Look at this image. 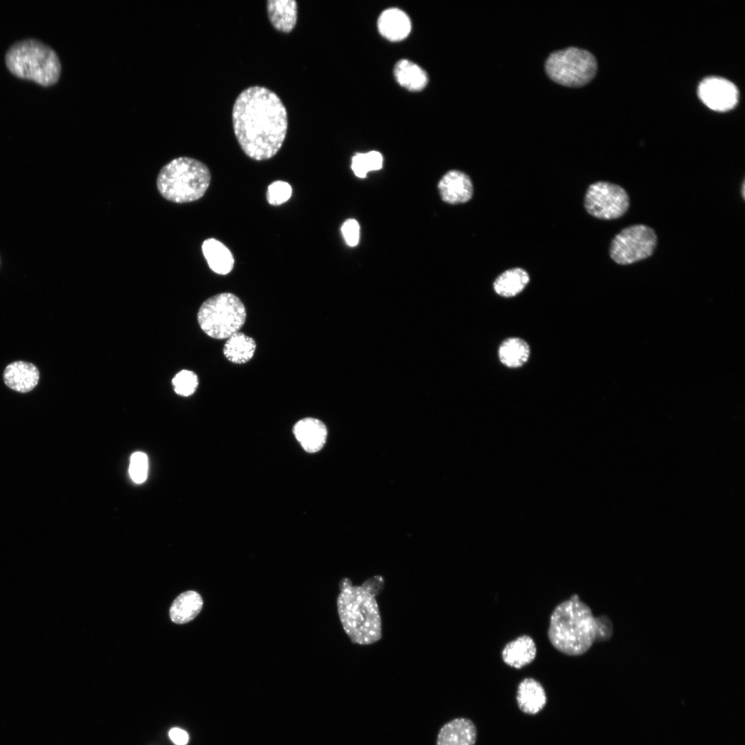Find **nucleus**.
Masks as SVG:
<instances>
[{
	"label": "nucleus",
	"instance_id": "f257e3e1",
	"mask_svg": "<svg viewBox=\"0 0 745 745\" xmlns=\"http://www.w3.org/2000/svg\"><path fill=\"white\" fill-rule=\"evenodd\" d=\"M232 119L237 140L250 159H269L282 146L288 129L287 111L272 90L258 86L243 90L234 103Z\"/></svg>",
	"mask_w": 745,
	"mask_h": 745
},
{
	"label": "nucleus",
	"instance_id": "f03ea898",
	"mask_svg": "<svg viewBox=\"0 0 745 745\" xmlns=\"http://www.w3.org/2000/svg\"><path fill=\"white\" fill-rule=\"evenodd\" d=\"M596 620L590 607L580 599L559 604L550 617L548 637L559 652L580 655L595 642Z\"/></svg>",
	"mask_w": 745,
	"mask_h": 745
},
{
	"label": "nucleus",
	"instance_id": "7ed1b4c3",
	"mask_svg": "<svg viewBox=\"0 0 745 745\" xmlns=\"http://www.w3.org/2000/svg\"><path fill=\"white\" fill-rule=\"evenodd\" d=\"M337 608L343 628L353 643L367 645L381 637V617L375 598L363 586L341 579Z\"/></svg>",
	"mask_w": 745,
	"mask_h": 745
},
{
	"label": "nucleus",
	"instance_id": "20e7f679",
	"mask_svg": "<svg viewBox=\"0 0 745 745\" xmlns=\"http://www.w3.org/2000/svg\"><path fill=\"white\" fill-rule=\"evenodd\" d=\"M210 172L203 162L188 157L175 158L159 171L157 187L166 200L178 203L201 198L208 190Z\"/></svg>",
	"mask_w": 745,
	"mask_h": 745
},
{
	"label": "nucleus",
	"instance_id": "39448f33",
	"mask_svg": "<svg viewBox=\"0 0 745 745\" xmlns=\"http://www.w3.org/2000/svg\"><path fill=\"white\" fill-rule=\"evenodd\" d=\"M5 61L12 74L42 86L55 84L61 75V64L57 52L34 39L12 44L6 53Z\"/></svg>",
	"mask_w": 745,
	"mask_h": 745
},
{
	"label": "nucleus",
	"instance_id": "423d86ee",
	"mask_svg": "<svg viewBox=\"0 0 745 745\" xmlns=\"http://www.w3.org/2000/svg\"><path fill=\"white\" fill-rule=\"evenodd\" d=\"M246 311L234 294L223 292L206 299L201 306L197 319L209 337L223 339L239 332L245 323Z\"/></svg>",
	"mask_w": 745,
	"mask_h": 745
},
{
	"label": "nucleus",
	"instance_id": "0eeeda50",
	"mask_svg": "<svg viewBox=\"0 0 745 745\" xmlns=\"http://www.w3.org/2000/svg\"><path fill=\"white\" fill-rule=\"evenodd\" d=\"M546 71L554 81L570 87L582 86L595 77L597 61L588 51L575 47L558 50L546 61Z\"/></svg>",
	"mask_w": 745,
	"mask_h": 745
},
{
	"label": "nucleus",
	"instance_id": "6e6552de",
	"mask_svg": "<svg viewBox=\"0 0 745 745\" xmlns=\"http://www.w3.org/2000/svg\"><path fill=\"white\" fill-rule=\"evenodd\" d=\"M657 240L654 230L649 226L637 224L627 227L612 240L610 257L621 265L635 263L653 254Z\"/></svg>",
	"mask_w": 745,
	"mask_h": 745
},
{
	"label": "nucleus",
	"instance_id": "1a4fd4ad",
	"mask_svg": "<svg viewBox=\"0 0 745 745\" xmlns=\"http://www.w3.org/2000/svg\"><path fill=\"white\" fill-rule=\"evenodd\" d=\"M584 206L592 216L602 219H617L627 211L629 197L621 186L606 181H597L588 188Z\"/></svg>",
	"mask_w": 745,
	"mask_h": 745
},
{
	"label": "nucleus",
	"instance_id": "9d476101",
	"mask_svg": "<svg viewBox=\"0 0 745 745\" xmlns=\"http://www.w3.org/2000/svg\"><path fill=\"white\" fill-rule=\"evenodd\" d=\"M698 96L710 109L724 112L733 109L738 103L739 91L730 81L718 77L703 79L698 86Z\"/></svg>",
	"mask_w": 745,
	"mask_h": 745
},
{
	"label": "nucleus",
	"instance_id": "9b49d317",
	"mask_svg": "<svg viewBox=\"0 0 745 745\" xmlns=\"http://www.w3.org/2000/svg\"><path fill=\"white\" fill-rule=\"evenodd\" d=\"M441 199L446 203L457 204L469 201L473 193L470 177L459 170H450L438 184Z\"/></svg>",
	"mask_w": 745,
	"mask_h": 745
},
{
	"label": "nucleus",
	"instance_id": "f8f14e48",
	"mask_svg": "<svg viewBox=\"0 0 745 745\" xmlns=\"http://www.w3.org/2000/svg\"><path fill=\"white\" fill-rule=\"evenodd\" d=\"M477 729L469 719L458 717L444 724L439 729L436 745H475Z\"/></svg>",
	"mask_w": 745,
	"mask_h": 745
},
{
	"label": "nucleus",
	"instance_id": "ddd939ff",
	"mask_svg": "<svg viewBox=\"0 0 745 745\" xmlns=\"http://www.w3.org/2000/svg\"><path fill=\"white\" fill-rule=\"evenodd\" d=\"M6 385L17 392L32 390L39 380V371L32 364L17 361L7 366L3 372Z\"/></svg>",
	"mask_w": 745,
	"mask_h": 745
},
{
	"label": "nucleus",
	"instance_id": "4468645a",
	"mask_svg": "<svg viewBox=\"0 0 745 745\" xmlns=\"http://www.w3.org/2000/svg\"><path fill=\"white\" fill-rule=\"evenodd\" d=\"M293 433L306 452L316 453L320 450L326 443L327 429L320 420L307 417L295 424Z\"/></svg>",
	"mask_w": 745,
	"mask_h": 745
},
{
	"label": "nucleus",
	"instance_id": "2eb2a0df",
	"mask_svg": "<svg viewBox=\"0 0 745 745\" xmlns=\"http://www.w3.org/2000/svg\"><path fill=\"white\" fill-rule=\"evenodd\" d=\"M379 33L391 41L404 39L410 33L411 23L409 17L401 10L389 8L384 10L377 21Z\"/></svg>",
	"mask_w": 745,
	"mask_h": 745
},
{
	"label": "nucleus",
	"instance_id": "dca6fc26",
	"mask_svg": "<svg viewBox=\"0 0 745 745\" xmlns=\"http://www.w3.org/2000/svg\"><path fill=\"white\" fill-rule=\"evenodd\" d=\"M516 699L522 711L535 715L543 709L547 698L542 685L536 679L528 677L519 683Z\"/></svg>",
	"mask_w": 745,
	"mask_h": 745
},
{
	"label": "nucleus",
	"instance_id": "f3484780",
	"mask_svg": "<svg viewBox=\"0 0 745 745\" xmlns=\"http://www.w3.org/2000/svg\"><path fill=\"white\" fill-rule=\"evenodd\" d=\"M537 647L533 639L523 635L508 642L502 650L503 661L508 666L521 668L535 658Z\"/></svg>",
	"mask_w": 745,
	"mask_h": 745
},
{
	"label": "nucleus",
	"instance_id": "a211bd4d",
	"mask_svg": "<svg viewBox=\"0 0 745 745\" xmlns=\"http://www.w3.org/2000/svg\"><path fill=\"white\" fill-rule=\"evenodd\" d=\"M204 257L210 269L219 275L228 274L234 266V257L230 250L221 241L214 238L206 239L201 246Z\"/></svg>",
	"mask_w": 745,
	"mask_h": 745
},
{
	"label": "nucleus",
	"instance_id": "6ab92c4d",
	"mask_svg": "<svg viewBox=\"0 0 745 745\" xmlns=\"http://www.w3.org/2000/svg\"><path fill=\"white\" fill-rule=\"evenodd\" d=\"M269 19L275 29L290 32L297 19V3L294 0H269L267 1Z\"/></svg>",
	"mask_w": 745,
	"mask_h": 745
},
{
	"label": "nucleus",
	"instance_id": "aec40b11",
	"mask_svg": "<svg viewBox=\"0 0 745 745\" xmlns=\"http://www.w3.org/2000/svg\"><path fill=\"white\" fill-rule=\"evenodd\" d=\"M203 606L201 595L196 591L188 590L180 594L170 608L171 620L179 624L192 620L200 613Z\"/></svg>",
	"mask_w": 745,
	"mask_h": 745
},
{
	"label": "nucleus",
	"instance_id": "412c9836",
	"mask_svg": "<svg viewBox=\"0 0 745 745\" xmlns=\"http://www.w3.org/2000/svg\"><path fill=\"white\" fill-rule=\"evenodd\" d=\"M394 75L399 84L410 91H419L428 83L426 72L418 65L406 59L397 62Z\"/></svg>",
	"mask_w": 745,
	"mask_h": 745
},
{
	"label": "nucleus",
	"instance_id": "4be33fe9",
	"mask_svg": "<svg viewBox=\"0 0 745 745\" xmlns=\"http://www.w3.org/2000/svg\"><path fill=\"white\" fill-rule=\"evenodd\" d=\"M530 280L528 272L520 268L507 270L499 275L493 283L495 292L504 297H515L520 293Z\"/></svg>",
	"mask_w": 745,
	"mask_h": 745
},
{
	"label": "nucleus",
	"instance_id": "5701e85b",
	"mask_svg": "<svg viewBox=\"0 0 745 745\" xmlns=\"http://www.w3.org/2000/svg\"><path fill=\"white\" fill-rule=\"evenodd\" d=\"M530 356V347L526 341L519 337L507 338L500 344L498 357L502 364L508 368H517L526 363Z\"/></svg>",
	"mask_w": 745,
	"mask_h": 745
},
{
	"label": "nucleus",
	"instance_id": "b1692460",
	"mask_svg": "<svg viewBox=\"0 0 745 745\" xmlns=\"http://www.w3.org/2000/svg\"><path fill=\"white\" fill-rule=\"evenodd\" d=\"M256 349L255 340L237 332L229 337L223 346V355L234 364H244L253 356Z\"/></svg>",
	"mask_w": 745,
	"mask_h": 745
},
{
	"label": "nucleus",
	"instance_id": "393cba45",
	"mask_svg": "<svg viewBox=\"0 0 745 745\" xmlns=\"http://www.w3.org/2000/svg\"><path fill=\"white\" fill-rule=\"evenodd\" d=\"M383 157L377 151H370L367 153H357L352 159V169L355 175L360 178H364L368 171L377 170L381 168Z\"/></svg>",
	"mask_w": 745,
	"mask_h": 745
},
{
	"label": "nucleus",
	"instance_id": "a878e982",
	"mask_svg": "<svg viewBox=\"0 0 745 745\" xmlns=\"http://www.w3.org/2000/svg\"><path fill=\"white\" fill-rule=\"evenodd\" d=\"M172 383L177 394L188 397L195 392L198 386V377L192 371L182 370L174 377Z\"/></svg>",
	"mask_w": 745,
	"mask_h": 745
},
{
	"label": "nucleus",
	"instance_id": "bb28decb",
	"mask_svg": "<svg viewBox=\"0 0 745 745\" xmlns=\"http://www.w3.org/2000/svg\"><path fill=\"white\" fill-rule=\"evenodd\" d=\"M148 460L147 455L142 452L134 453L130 461L129 474L136 484L144 482L148 476Z\"/></svg>",
	"mask_w": 745,
	"mask_h": 745
},
{
	"label": "nucleus",
	"instance_id": "cd10ccee",
	"mask_svg": "<svg viewBox=\"0 0 745 745\" xmlns=\"http://www.w3.org/2000/svg\"><path fill=\"white\" fill-rule=\"evenodd\" d=\"M292 192V187L288 182L275 181L268 187L266 199L270 204L279 206L290 198Z\"/></svg>",
	"mask_w": 745,
	"mask_h": 745
},
{
	"label": "nucleus",
	"instance_id": "c85d7f7f",
	"mask_svg": "<svg viewBox=\"0 0 745 745\" xmlns=\"http://www.w3.org/2000/svg\"><path fill=\"white\" fill-rule=\"evenodd\" d=\"M342 235L349 246H356L359 239V225L358 222L349 219L344 221L341 226Z\"/></svg>",
	"mask_w": 745,
	"mask_h": 745
},
{
	"label": "nucleus",
	"instance_id": "c756f323",
	"mask_svg": "<svg viewBox=\"0 0 745 745\" xmlns=\"http://www.w3.org/2000/svg\"><path fill=\"white\" fill-rule=\"evenodd\" d=\"M596 620V637L595 641H605L608 639L613 634V626L609 619L604 615L595 617Z\"/></svg>",
	"mask_w": 745,
	"mask_h": 745
},
{
	"label": "nucleus",
	"instance_id": "7c9ffc66",
	"mask_svg": "<svg viewBox=\"0 0 745 745\" xmlns=\"http://www.w3.org/2000/svg\"><path fill=\"white\" fill-rule=\"evenodd\" d=\"M168 735L171 741L176 745H186L189 739L187 732L179 728L170 729Z\"/></svg>",
	"mask_w": 745,
	"mask_h": 745
},
{
	"label": "nucleus",
	"instance_id": "2f4dec72",
	"mask_svg": "<svg viewBox=\"0 0 745 745\" xmlns=\"http://www.w3.org/2000/svg\"><path fill=\"white\" fill-rule=\"evenodd\" d=\"M382 585L381 577L376 576L366 581L363 586L375 596L381 590Z\"/></svg>",
	"mask_w": 745,
	"mask_h": 745
},
{
	"label": "nucleus",
	"instance_id": "473e14b6",
	"mask_svg": "<svg viewBox=\"0 0 745 745\" xmlns=\"http://www.w3.org/2000/svg\"><path fill=\"white\" fill-rule=\"evenodd\" d=\"M742 194L743 198H744V182H743V183H742Z\"/></svg>",
	"mask_w": 745,
	"mask_h": 745
}]
</instances>
